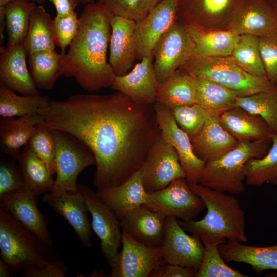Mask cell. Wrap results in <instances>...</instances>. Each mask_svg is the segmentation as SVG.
<instances>
[{
    "mask_svg": "<svg viewBox=\"0 0 277 277\" xmlns=\"http://www.w3.org/2000/svg\"><path fill=\"white\" fill-rule=\"evenodd\" d=\"M42 115L39 127L67 133L91 151L98 189L118 185L137 172L161 136L153 105L136 103L118 91L49 101Z\"/></svg>",
    "mask_w": 277,
    "mask_h": 277,
    "instance_id": "obj_1",
    "label": "cell"
},
{
    "mask_svg": "<svg viewBox=\"0 0 277 277\" xmlns=\"http://www.w3.org/2000/svg\"><path fill=\"white\" fill-rule=\"evenodd\" d=\"M113 15L98 2L85 5L77 33L62 54L63 75L73 77L85 91L111 87L115 75L107 61Z\"/></svg>",
    "mask_w": 277,
    "mask_h": 277,
    "instance_id": "obj_2",
    "label": "cell"
},
{
    "mask_svg": "<svg viewBox=\"0 0 277 277\" xmlns=\"http://www.w3.org/2000/svg\"><path fill=\"white\" fill-rule=\"evenodd\" d=\"M190 187L203 201L207 213L198 221H179L185 231L200 238L247 241L244 212L236 197L199 184Z\"/></svg>",
    "mask_w": 277,
    "mask_h": 277,
    "instance_id": "obj_3",
    "label": "cell"
},
{
    "mask_svg": "<svg viewBox=\"0 0 277 277\" xmlns=\"http://www.w3.org/2000/svg\"><path fill=\"white\" fill-rule=\"evenodd\" d=\"M1 259L15 272L41 266L58 259V253L0 209Z\"/></svg>",
    "mask_w": 277,
    "mask_h": 277,
    "instance_id": "obj_4",
    "label": "cell"
},
{
    "mask_svg": "<svg viewBox=\"0 0 277 277\" xmlns=\"http://www.w3.org/2000/svg\"><path fill=\"white\" fill-rule=\"evenodd\" d=\"M188 75L212 80L238 96L277 90V85L266 77L251 75L240 67L231 56L204 57L194 55L179 69Z\"/></svg>",
    "mask_w": 277,
    "mask_h": 277,
    "instance_id": "obj_5",
    "label": "cell"
},
{
    "mask_svg": "<svg viewBox=\"0 0 277 277\" xmlns=\"http://www.w3.org/2000/svg\"><path fill=\"white\" fill-rule=\"evenodd\" d=\"M271 142L239 141L233 149L205 163L198 184L222 192L235 195L242 193L245 190V164L250 159L265 155Z\"/></svg>",
    "mask_w": 277,
    "mask_h": 277,
    "instance_id": "obj_6",
    "label": "cell"
},
{
    "mask_svg": "<svg viewBox=\"0 0 277 277\" xmlns=\"http://www.w3.org/2000/svg\"><path fill=\"white\" fill-rule=\"evenodd\" d=\"M52 131L56 146V177L51 193L57 195L66 192H77L78 175L87 167L95 165V157L76 138L62 131Z\"/></svg>",
    "mask_w": 277,
    "mask_h": 277,
    "instance_id": "obj_7",
    "label": "cell"
},
{
    "mask_svg": "<svg viewBox=\"0 0 277 277\" xmlns=\"http://www.w3.org/2000/svg\"><path fill=\"white\" fill-rule=\"evenodd\" d=\"M152 54L154 72L160 84L174 74L196 53L185 25L177 19L157 42Z\"/></svg>",
    "mask_w": 277,
    "mask_h": 277,
    "instance_id": "obj_8",
    "label": "cell"
},
{
    "mask_svg": "<svg viewBox=\"0 0 277 277\" xmlns=\"http://www.w3.org/2000/svg\"><path fill=\"white\" fill-rule=\"evenodd\" d=\"M147 193L160 190L179 179H186L174 148L161 136L148 150L139 169Z\"/></svg>",
    "mask_w": 277,
    "mask_h": 277,
    "instance_id": "obj_9",
    "label": "cell"
},
{
    "mask_svg": "<svg viewBox=\"0 0 277 277\" xmlns=\"http://www.w3.org/2000/svg\"><path fill=\"white\" fill-rule=\"evenodd\" d=\"M144 205L166 217L173 216L182 221L194 220L205 207L186 179L175 180L160 190L148 193Z\"/></svg>",
    "mask_w": 277,
    "mask_h": 277,
    "instance_id": "obj_10",
    "label": "cell"
},
{
    "mask_svg": "<svg viewBox=\"0 0 277 277\" xmlns=\"http://www.w3.org/2000/svg\"><path fill=\"white\" fill-rule=\"evenodd\" d=\"M78 190L91 215V228L100 240L101 253L111 267L121 245V221L97 192L82 184L78 185Z\"/></svg>",
    "mask_w": 277,
    "mask_h": 277,
    "instance_id": "obj_11",
    "label": "cell"
},
{
    "mask_svg": "<svg viewBox=\"0 0 277 277\" xmlns=\"http://www.w3.org/2000/svg\"><path fill=\"white\" fill-rule=\"evenodd\" d=\"M243 0H178L177 19L185 25L209 30H229Z\"/></svg>",
    "mask_w": 277,
    "mask_h": 277,
    "instance_id": "obj_12",
    "label": "cell"
},
{
    "mask_svg": "<svg viewBox=\"0 0 277 277\" xmlns=\"http://www.w3.org/2000/svg\"><path fill=\"white\" fill-rule=\"evenodd\" d=\"M122 249L111 267L109 277H152L165 262L160 248L147 246L122 231Z\"/></svg>",
    "mask_w": 277,
    "mask_h": 277,
    "instance_id": "obj_13",
    "label": "cell"
},
{
    "mask_svg": "<svg viewBox=\"0 0 277 277\" xmlns=\"http://www.w3.org/2000/svg\"><path fill=\"white\" fill-rule=\"evenodd\" d=\"M162 137L175 149L189 185L197 184L205 162L195 154L190 137L175 122L170 109L159 102L153 105Z\"/></svg>",
    "mask_w": 277,
    "mask_h": 277,
    "instance_id": "obj_14",
    "label": "cell"
},
{
    "mask_svg": "<svg viewBox=\"0 0 277 277\" xmlns=\"http://www.w3.org/2000/svg\"><path fill=\"white\" fill-rule=\"evenodd\" d=\"M166 263L200 269L204 255V245L197 235L187 234L175 217H166L165 235L160 247Z\"/></svg>",
    "mask_w": 277,
    "mask_h": 277,
    "instance_id": "obj_15",
    "label": "cell"
},
{
    "mask_svg": "<svg viewBox=\"0 0 277 277\" xmlns=\"http://www.w3.org/2000/svg\"><path fill=\"white\" fill-rule=\"evenodd\" d=\"M178 0H163L143 19L136 22L134 36L136 59L152 52L161 36L177 19Z\"/></svg>",
    "mask_w": 277,
    "mask_h": 277,
    "instance_id": "obj_16",
    "label": "cell"
},
{
    "mask_svg": "<svg viewBox=\"0 0 277 277\" xmlns=\"http://www.w3.org/2000/svg\"><path fill=\"white\" fill-rule=\"evenodd\" d=\"M37 196L24 188L0 198V209L8 212L43 242L52 246L48 220L38 207Z\"/></svg>",
    "mask_w": 277,
    "mask_h": 277,
    "instance_id": "obj_17",
    "label": "cell"
},
{
    "mask_svg": "<svg viewBox=\"0 0 277 277\" xmlns=\"http://www.w3.org/2000/svg\"><path fill=\"white\" fill-rule=\"evenodd\" d=\"M152 52L143 57L127 74L115 76L111 88L136 103L154 105L159 82L153 68Z\"/></svg>",
    "mask_w": 277,
    "mask_h": 277,
    "instance_id": "obj_18",
    "label": "cell"
},
{
    "mask_svg": "<svg viewBox=\"0 0 277 277\" xmlns=\"http://www.w3.org/2000/svg\"><path fill=\"white\" fill-rule=\"evenodd\" d=\"M277 29V13L267 0H243L233 15L230 30L257 37Z\"/></svg>",
    "mask_w": 277,
    "mask_h": 277,
    "instance_id": "obj_19",
    "label": "cell"
},
{
    "mask_svg": "<svg viewBox=\"0 0 277 277\" xmlns=\"http://www.w3.org/2000/svg\"><path fill=\"white\" fill-rule=\"evenodd\" d=\"M136 22L113 16L109 43V60L116 76L129 72L134 66L136 49L134 31Z\"/></svg>",
    "mask_w": 277,
    "mask_h": 277,
    "instance_id": "obj_20",
    "label": "cell"
},
{
    "mask_svg": "<svg viewBox=\"0 0 277 277\" xmlns=\"http://www.w3.org/2000/svg\"><path fill=\"white\" fill-rule=\"evenodd\" d=\"M42 200L68 221L84 247H92V234L88 215L89 211L85 200L79 190L75 192H66L57 195L46 193Z\"/></svg>",
    "mask_w": 277,
    "mask_h": 277,
    "instance_id": "obj_21",
    "label": "cell"
},
{
    "mask_svg": "<svg viewBox=\"0 0 277 277\" xmlns=\"http://www.w3.org/2000/svg\"><path fill=\"white\" fill-rule=\"evenodd\" d=\"M0 80L14 91L24 96L40 94L28 70V56L23 43L1 47Z\"/></svg>",
    "mask_w": 277,
    "mask_h": 277,
    "instance_id": "obj_22",
    "label": "cell"
},
{
    "mask_svg": "<svg viewBox=\"0 0 277 277\" xmlns=\"http://www.w3.org/2000/svg\"><path fill=\"white\" fill-rule=\"evenodd\" d=\"M166 218L143 205L121 221L122 231L147 246L160 248L164 238Z\"/></svg>",
    "mask_w": 277,
    "mask_h": 277,
    "instance_id": "obj_23",
    "label": "cell"
},
{
    "mask_svg": "<svg viewBox=\"0 0 277 277\" xmlns=\"http://www.w3.org/2000/svg\"><path fill=\"white\" fill-rule=\"evenodd\" d=\"M96 192L120 221L144 205L148 194L139 170L121 184L98 189Z\"/></svg>",
    "mask_w": 277,
    "mask_h": 277,
    "instance_id": "obj_24",
    "label": "cell"
},
{
    "mask_svg": "<svg viewBox=\"0 0 277 277\" xmlns=\"http://www.w3.org/2000/svg\"><path fill=\"white\" fill-rule=\"evenodd\" d=\"M196 156L205 163L233 149L239 141L221 125L219 117L210 115L200 131L190 138Z\"/></svg>",
    "mask_w": 277,
    "mask_h": 277,
    "instance_id": "obj_25",
    "label": "cell"
},
{
    "mask_svg": "<svg viewBox=\"0 0 277 277\" xmlns=\"http://www.w3.org/2000/svg\"><path fill=\"white\" fill-rule=\"evenodd\" d=\"M42 115L0 118V146L5 154L19 160L24 147L43 122Z\"/></svg>",
    "mask_w": 277,
    "mask_h": 277,
    "instance_id": "obj_26",
    "label": "cell"
},
{
    "mask_svg": "<svg viewBox=\"0 0 277 277\" xmlns=\"http://www.w3.org/2000/svg\"><path fill=\"white\" fill-rule=\"evenodd\" d=\"M218 249L226 262L248 264L259 275L266 270H277V245L260 247L227 241L220 244Z\"/></svg>",
    "mask_w": 277,
    "mask_h": 277,
    "instance_id": "obj_27",
    "label": "cell"
},
{
    "mask_svg": "<svg viewBox=\"0 0 277 277\" xmlns=\"http://www.w3.org/2000/svg\"><path fill=\"white\" fill-rule=\"evenodd\" d=\"M222 126L238 141H270L273 134L260 116L235 106L219 116Z\"/></svg>",
    "mask_w": 277,
    "mask_h": 277,
    "instance_id": "obj_28",
    "label": "cell"
},
{
    "mask_svg": "<svg viewBox=\"0 0 277 277\" xmlns=\"http://www.w3.org/2000/svg\"><path fill=\"white\" fill-rule=\"evenodd\" d=\"M187 75L194 90L196 103L211 115L219 117L235 106L238 96L233 91L209 79Z\"/></svg>",
    "mask_w": 277,
    "mask_h": 277,
    "instance_id": "obj_29",
    "label": "cell"
},
{
    "mask_svg": "<svg viewBox=\"0 0 277 277\" xmlns=\"http://www.w3.org/2000/svg\"><path fill=\"white\" fill-rule=\"evenodd\" d=\"M196 55L204 57L231 55L240 35L230 30H209L185 25Z\"/></svg>",
    "mask_w": 277,
    "mask_h": 277,
    "instance_id": "obj_30",
    "label": "cell"
},
{
    "mask_svg": "<svg viewBox=\"0 0 277 277\" xmlns=\"http://www.w3.org/2000/svg\"><path fill=\"white\" fill-rule=\"evenodd\" d=\"M23 44L28 55L37 52L55 50L57 45L53 19L42 6H36L32 10Z\"/></svg>",
    "mask_w": 277,
    "mask_h": 277,
    "instance_id": "obj_31",
    "label": "cell"
},
{
    "mask_svg": "<svg viewBox=\"0 0 277 277\" xmlns=\"http://www.w3.org/2000/svg\"><path fill=\"white\" fill-rule=\"evenodd\" d=\"M47 96L41 94L19 96L12 89L0 83V116L3 117L42 115L48 106Z\"/></svg>",
    "mask_w": 277,
    "mask_h": 277,
    "instance_id": "obj_32",
    "label": "cell"
},
{
    "mask_svg": "<svg viewBox=\"0 0 277 277\" xmlns=\"http://www.w3.org/2000/svg\"><path fill=\"white\" fill-rule=\"evenodd\" d=\"M25 188L36 195L51 192L55 180L45 163L26 145L18 160Z\"/></svg>",
    "mask_w": 277,
    "mask_h": 277,
    "instance_id": "obj_33",
    "label": "cell"
},
{
    "mask_svg": "<svg viewBox=\"0 0 277 277\" xmlns=\"http://www.w3.org/2000/svg\"><path fill=\"white\" fill-rule=\"evenodd\" d=\"M156 102L170 109L196 103L194 90L188 75L178 69L165 81L159 84Z\"/></svg>",
    "mask_w": 277,
    "mask_h": 277,
    "instance_id": "obj_34",
    "label": "cell"
},
{
    "mask_svg": "<svg viewBox=\"0 0 277 277\" xmlns=\"http://www.w3.org/2000/svg\"><path fill=\"white\" fill-rule=\"evenodd\" d=\"M30 72L39 89L51 90L63 75L62 54L56 50L37 52L28 55Z\"/></svg>",
    "mask_w": 277,
    "mask_h": 277,
    "instance_id": "obj_35",
    "label": "cell"
},
{
    "mask_svg": "<svg viewBox=\"0 0 277 277\" xmlns=\"http://www.w3.org/2000/svg\"><path fill=\"white\" fill-rule=\"evenodd\" d=\"M271 144L265 155L250 159L245 164L246 185L260 186L266 182L277 185V134L273 135Z\"/></svg>",
    "mask_w": 277,
    "mask_h": 277,
    "instance_id": "obj_36",
    "label": "cell"
},
{
    "mask_svg": "<svg viewBox=\"0 0 277 277\" xmlns=\"http://www.w3.org/2000/svg\"><path fill=\"white\" fill-rule=\"evenodd\" d=\"M36 6L33 2L16 0L4 7L8 46L23 43L28 30L31 13Z\"/></svg>",
    "mask_w": 277,
    "mask_h": 277,
    "instance_id": "obj_37",
    "label": "cell"
},
{
    "mask_svg": "<svg viewBox=\"0 0 277 277\" xmlns=\"http://www.w3.org/2000/svg\"><path fill=\"white\" fill-rule=\"evenodd\" d=\"M235 106L260 116L273 135L277 134V90L238 96Z\"/></svg>",
    "mask_w": 277,
    "mask_h": 277,
    "instance_id": "obj_38",
    "label": "cell"
},
{
    "mask_svg": "<svg viewBox=\"0 0 277 277\" xmlns=\"http://www.w3.org/2000/svg\"><path fill=\"white\" fill-rule=\"evenodd\" d=\"M200 239L204 245V255L196 277L247 276L228 266L222 257L218 246L226 241L206 237Z\"/></svg>",
    "mask_w": 277,
    "mask_h": 277,
    "instance_id": "obj_39",
    "label": "cell"
},
{
    "mask_svg": "<svg viewBox=\"0 0 277 277\" xmlns=\"http://www.w3.org/2000/svg\"><path fill=\"white\" fill-rule=\"evenodd\" d=\"M230 56L248 73L266 77L259 51L258 37L247 34L240 35Z\"/></svg>",
    "mask_w": 277,
    "mask_h": 277,
    "instance_id": "obj_40",
    "label": "cell"
},
{
    "mask_svg": "<svg viewBox=\"0 0 277 277\" xmlns=\"http://www.w3.org/2000/svg\"><path fill=\"white\" fill-rule=\"evenodd\" d=\"M180 128L191 138L202 129L211 115L205 108L195 103L170 109Z\"/></svg>",
    "mask_w": 277,
    "mask_h": 277,
    "instance_id": "obj_41",
    "label": "cell"
},
{
    "mask_svg": "<svg viewBox=\"0 0 277 277\" xmlns=\"http://www.w3.org/2000/svg\"><path fill=\"white\" fill-rule=\"evenodd\" d=\"M27 145L45 163L51 174L56 173V146L52 131L38 127Z\"/></svg>",
    "mask_w": 277,
    "mask_h": 277,
    "instance_id": "obj_42",
    "label": "cell"
},
{
    "mask_svg": "<svg viewBox=\"0 0 277 277\" xmlns=\"http://www.w3.org/2000/svg\"><path fill=\"white\" fill-rule=\"evenodd\" d=\"M259 48L266 77L277 85V29L258 37Z\"/></svg>",
    "mask_w": 277,
    "mask_h": 277,
    "instance_id": "obj_43",
    "label": "cell"
},
{
    "mask_svg": "<svg viewBox=\"0 0 277 277\" xmlns=\"http://www.w3.org/2000/svg\"><path fill=\"white\" fill-rule=\"evenodd\" d=\"M79 25V17L75 11L65 16L56 15L53 19L56 45L60 48L61 53H65L66 48L75 38Z\"/></svg>",
    "mask_w": 277,
    "mask_h": 277,
    "instance_id": "obj_44",
    "label": "cell"
},
{
    "mask_svg": "<svg viewBox=\"0 0 277 277\" xmlns=\"http://www.w3.org/2000/svg\"><path fill=\"white\" fill-rule=\"evenodd\" d=\"M24 180L15 162L2 160L0 164V198L25 188Z\"/></svg>",
    "mask_w": 277,
    "mask_h": 277,
    "instance_id": "obj_45",
    "label": "cell"
},
{
    "mask_svg": "<svg viewBox=\"0 0 277 277\" xmlns=\"http://www.w3.org/2000/svg\"><path fill=\"white\" fill-rule=\"evenodd\" d=\"M142 0H97L114 16L140 19V8Z\"/></svg>",
    "mask_w": 277,
    "mask_h": 277,
    "instance_id": "obj_46",
    "label": "cell"
},
{
    "mask_svg": "<svg viewBox=\"0 0 277 277\" xmlns=\"http://www.w3.org/2000/svg\"><path fill=\"white\" fill-rule=\"evenodd\" d=\"M20 272L23 277H64L68 274L69 267L64 260L58 259L43 266L34 267Z\"/></svg>",
    "mask_w": 277,
    "mask_h": 277,
    "instance_id": "obj_47",
    "label": "cell"
},
{
    "mask_svg": "<svg viewBox=\"0 0 277 277\" xmlns=\"http://www.w3.org/2000/svg\"><path fill=\"white\" fill-rule=\"evenodd\" d=\"M197 271L194 268L165 263L152 277H196Z\"/></svg>",
    "mask_w": 277,
    "mask_h": 277,
    "instance_id": "obj_48",
    "label": "cell"
},
{
    "mask_svg": "<svg viewBox=\"0 0 277 277\" xmlns=\"http://www.w3.org/2000/svg\"><path fill=\"white\" fill-rule=\"evenodd\" d=\"M54 6L57 15L65 16L75 12L78 4L76 0H49Z\"/></svg>",
    "mask_w": 277,
    "mask_h": 277,
    "instance_id": "obj_49",
    "label": "cell"
},
{
    "mask_svg": "<svg viewBox=\"0 0 277 277\" xmlns=\"http://www.w3.org/2000/svg\"><path fill=\"white\" fill-rule=\"evenodd\" d=\"M163 0H142L140 8V19L144 18L148 13Z\"/></svg>",
    "mask_w": 277,
    "mask_h": 277,
    "instance_id": "obj_50",
    "label": "cell"
},
{
    "mask_svg": "<svg viewBox=\"0 0 277 277\" xmlns=\"http://www.w3.org/2000/svg\"><path fill=\"white\" fill-rule=\"evenodd\" d=\"M14 271L12 268L0 259V276L10 277L13 276Z\"/></svg>",
    "mask_w": 277,
    "mask_h": 277,
    "instance_id": "obj_51",
    "label": "cell"
},
{
    "mask_svg": "<svg viewBox=\"0 0 277 277\" xmlns=\"http://www.w3.org/2000/svg\"><path fill=\"white\" fill-rule=\"evenodd\" d=\"M16 0H0V7H5L7 4Z\"/></svg>",
    "mask_w": 277,
    "mask_h": 277,
    "instance_id": "obj_52",
    "label": "cell"
},
{
    "mask_svg": "<svg viewBox=\"0 0 277 277\" xmlns=\"http://www.w3.org/2000/svg\"><path fill=\"white\" fill-rule=\"evenodd\" d=\"M76 1L78 4L81 3L84 5H86L87 4L94 2V0H76Z\"/></svg>",
    "mask_w": 277,
    "mask_h": 277,
    "instance_id": "obj_53",
    "label": "cell"
},
{
    "mask_svg": "<svg viewBox=\"0 0 277 277\" xmlns=\"http://www.w3.org/2000/svg\"><path fill=\"white\" fill-rule=\"evenodd\" d=\"M29 2H33V3H38L39 4H43L45 2L46 0H26Z\"/></svg>",
    "mask_w": 277,
    "mask_h": 277,
    "instance_id": "obj_54",
    "label": "cell"
},
{
    "mask_svg": "<svg viewBox=\"0 0 277 277\" xmlns=\"http://www.w3.org/2000/svg\"><path fill=\"white\" fill-rule=\"evenodd\" d=\"M274 7L277 5V0H267Z\"/></svg>",
    "mask_w": 277,
    "mask_h": 277,
    "instance_id": "obj_55",
    "label": "cell"
},
{
    "mask_svg": "<svg viewBox=\"0 0 277 277\" xmlns=\"http://www.w3.org/2000/svg\"><path fill=\"white\" fill-rule=\"evenodd\" d=\"M274 8L275 9V10H276V13H277V5H276V6Z\"/></svg>",
    "mask_w": 277,
    "mask_h": 277,
    "instance_id": "obj_56",
    "label": "cell"
}]
</instances>
